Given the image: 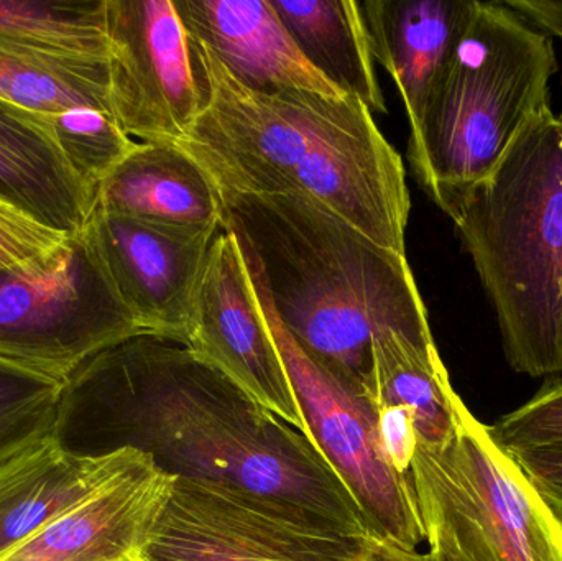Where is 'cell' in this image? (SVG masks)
<instances>
[{
    "label": "cell",
    "mask_w": 562,
    "mask_h": 561,
    "mask_svg": "<svg viewBox=\"0 0 562 561\" xmlns=\"http://www.w3.org/2000/svg\"><path fill=\"white\" fill-rule=\"evenodd\" d=\"M53 437L82 457L135 448L175 476L229 484L379 537L313 438L170 339L134 336L79 366Z\"/></svg>",
    "instance_id": "1"
},
{
    "label": "cell",
    "mask_w": 562,
    "mask_h": 561,
    "mask_svg": "<svg viewBox=\"0 0 562 561\" xmlns=\"http://www.w3.org/2000/svg\"><path fill=\"white\" fill-rule=\"evenodd\" d=\"M190 45L203 111L177 145L214 183L300 194L379 246L406 254L405 164L359 99L250 91L191 36Z\"/></svg>",
    "instance_id": "2"
},
{
    "label": "cell",
    "mask_w": 562,
    "mask_h": 561,
    "mask_svg": "<svg viewBox=\"0 0 562 561\" xmlns=\"http://www.w3.org/2000/svg\"><path fill=\"white\" fill-rule=\"evenodd\" d=\"M216 188L223 227L236 234L257 289L304 352L357 394L376 339L435 343L406 254L300 194Z\"/></svg>",
    "instance_id": "3"
},
{
    "label": "cell",
    "mask_w": 562,
    "mask_h": 561,
    "mask_svg": "<svg viewBox=\"0 0 562 561\" xmlns=\"http://www.w3.org/2000/svg\"><path fill=\"white\" fill-rule=\"evenodd\" d=\"M512 369L562 372V119L535 117L451 216Z\"/></svg>",
    "instance_id": "4"
},
{
    "label": "cell",
    "mask_w": 562,
    "mask_h": 561,
    "mask_svg": "<svg viewBox=\"0 0 562 561\" xmlns=\"http://www.w3.org/2000/svg\"><path fill=\"white\" fill-rule=\"evenodd\" d=\"M557 69L550 36L504 2L472 0L408 145L416 180L449 217L494 173L524 128L551 109Z\"/></svg>",
    "instance_id": "5"
},
{
    "label": "cell",
    "mask_w": 562,
    "mask_h": 561,
    "mask_svg": "<svg viewBox=\"0 0 562 561\" xmlns=\"http://www.w3.org/2000/svg\"><path fill=\"white\" fill-rule=\"evenodd\" d=\"M147 335L85 229L0 272V358L56 381L92 356Z\"/></svg>",
    "instance_id": "6"
},
{
    "label": "cell",
    "mask_w": 562,
    "mask_h": 561,
    "mask_svg": "<svg viewBox=\"0 0 562 561\" xmlns=\"http://www.w3.org/2000/svg\"><path fill=\"white\" fill-rule=\"evenodd\" d=\"M382 542L229 484L177 476L137 561H376Z\"/></svg>",
    "instance_id": "7"
},
{
    "label": "cell",
    "mask_w": 562,
    "mask_h": 561,
    "mask_svg": "<svg viewBox=\"0 0 562 561\" xmlns=\"http://www.w3.org/2000/svg\"><path fill=\"white\" fill-rule=\"evenodd\" d=\"M256 290L314 444L349 487L376 536L402 549L418 550L425 527L415 491L409 476L390 464L372 405L313 361L267 296Z\"/></svg>",
    "instance_id": "8"
},
{
    "label": "cell",
    "mask_w": 562,
    "mask_h": 561,
    "mask_svg": "<svg viewBox=\"0 0 562 561\" xmlns=\"http://www.w3.org/2000/svg\"><path fill=\"white\" fill-rule=\"evenodd\" d=\"M105 35L115 121L135 142L177 144L203 92L173 0H105Z\"/></svg>",
    "instance_id": "9"
},
{
    "label": "cell",
    "mask_w": 562,
    "mask_h": 561,
    "mask_svg": "<svg viewBox=\"0 0 562 561\" xmlns=\"http://www.w3.org/2000/svg\"><path fill=\"white\" fill-rule=\"evenodd\" d=\"M187 346L263 411L311 437L243 247L226 227L207 254Z\"/></svg>",
    "instance_id": "10"
},
{
    "label": "cell",
    "mask_w": 562,
    "mask_h": 561,
    "mask_svg": "<svg viewBox=\"0 0 562 561\" xmlns=\"http://www.w3.org/2000/svg\"><path fill=\"white\" fill-rule=\"evenodd\" d=\"M217 229L168 226L94 206L86 236L147 335L187 346L194 296Z\"/></svg>",
    "instance_id": "11"
},
{
    "label": "cell",
    "mask_w": 562,
    "mask_h": 561,
    "mask_svg": "<svg viewBox=\"0 0 562 561\" xmlns=\"http://www.w3.org/2000/svg\"><path fill=\"white\" fill-rule=\"evenodd\" d=\"M456 434L441 450L502 561H562V523L488 427L454 397Z\"/></svg>",
    "instance_id": "12"
},
{
    "label": "cell",
    "mask_w": 562,
    "mask_h": 561,
    "mask_svg": "<svg viewBox=\"0 0 562 561\" xmlns=\"http://www.w3.org/2000/svg\"><path fill=\"white\" fill-rule=\"evenodd\" d=\"M177 476L150 455L0 561H137Z\"/></svg>",
    "instance_id": "13"
},
{
    "label": "cell",
    "mask_w": 562,
    "mask_h": 561,
    "mask_svg": "<svg viewBox=\"0 0 562 561\" xmlns=\"http://www.w3.org/2000/svg\"><path fill=\"white\" fill-rule=\"evenodd\" d=\"M173 2L188 35L250 91L346 96L303 58L269 0Z\"/></svg>",
    "instance_id": "14"
},
{
    "label": "cell",
    "mask_w": 562,
    "mask_h": 561,
    "mask_svg": "<svg viewBox=\"0 0 562 561\" xmlns=\"http://www.w3.org/2000/svg\"><path fill=\"white\" fill-rule=\"evenodd\" d=\"M142 455L119 448L82 457L48 437L0 464V560L121 476Z\"/></svg>",
    "instance_id": "15"
},
{
    "label": "cell",
    "mask_w": 562,
    "mask_h": 561,
    "mask_svg": "<svg viewBox=\"0 0 562 561\" xmlns=\"http://www.w3.org/2000/svg\"><path fill=\"white\" fill-rule=\"evenodd\" d=\"M373 59L392 76L405 104L409 138L468 25L464 0H366L360 2Z\"/></svg>",
    "instance_id": "16"
},
{
    "label": "cell",
    "mask_w": 562,
    "mask_h": 561,
    "mask_svg": "<svg viewBox=\"0 0 562 561\" xmlns=\"http://www.w3.org/2000/svg\"><path fill=\"white\" fill-rule=\"evenodd\" d=\"M94 206L168 226L223 227L216 184L173 142H137L99 184Z\"/></svg>",
    "instance_id": "17"
},
{
    "label": "cell",
    "mask_w": 562,
    "mask_h": 561,
    "mask_svg": "<svg viewBox=\"0 0 562 561\" xmlns=\"http://www.w3.org/2000/svg\"><path fill=\"white\" fill-rule=\"evenodd\" d=\"M0 198L53 229H85L95 197L59 152L48 117L0 99Z\"/></svg>",
    "instance_id": "18"
},
{
    "label": "cell",
    "mask_w": 562,
    "mask_h": 561,
    "mask_svg": "<svg viewBox=\"0 0 562 561\" xmlns=\"http://www.w3.org/2000/svg\"><path fill=\"white\" fill-rule=\"evenodd\" d=\"M303 58L342 94L386 114L369 30L356 0H269Z\"/></svg>",
    "instance_id": "19"
},
{
    "label": "cell",
    "mask_w": 562,
    "mask_h": 561,
    "mask_svg": "<svg viewBox=\"0 0 562 561\" xmlns=\"http://www.w3.org/2000/svg\"><path fill=\"white\" fill-rule=\"evenodd\" d=\"M448 369L435 343L389 333L373 343L372 371L362 397L373 411L405 408L413 415L418 444L445 448L456 434L454 397Z\"/></svg>",
    "instance_id": "20"
},
{
    "label": "cell",
    "mask_w": 562,
    "mask_h": 561,
    "mask_svg": "<svg viewBox=\"0 0 562 561\" xmlns=\"http://www.w3.org/2000/svg\"><path fill=\"white\" fill-rule=\"evenodd\" d=\"M0 99L38 112L89 108L112 112L108 58L61 56L0 45Z\"/></svg>",
    "instance_id": "21"
},
{
    "label": "cell",
    "mask_w": 562,
    "mask_h": 561,
    "mask_svg": "<svg viewBox=\"0 0 562 561\" xmlns=\"http://www.w3.org/2000/svg\"><path fill=\"white\" fill-rule=\"evenodd\" d=\"M408 476L428 543L422 561H502L471 496L439 448L418 444Z\"/></svg>",
    "instance_id": "22"
},
{
    "label": "cell",
    "mask_w": 562,
    "mask_h": 561,
    "mask_svg": "<svg viewBox=\"0 0 562 561\" xmlns=\"http://www.w3.org/2000/svg\"><path fill=\"white\" fill-rule=\"evenodd\" d=\"M0 45L108 58L105 0H0Z\"/></svg>",
    "instance_id": "23"
},
{
    "label": "cell",
    "mask_w": 562,
    "mask_h": 561,
    "mask_svg": "<svg viewBox=\"0 0 562 561\" xmlns=\"http://www.w3.org/2000/svg\"><path fill=\"white\" fill-rule=\"evenodd\" d=\"M65 382L0 358V464L55 435Z\"/></svg>",
    "instance_id": "24"
},
{
    "label": "cell",
    "mask_w": 562,
    "mask_h": 561,
    "mask_svg": "<svg viewBox=\"0 0 562 561\" xmlns=\"http://www.w3.org/2000/svg\"><path fill=\"white\" fill-rule=\"evenodd\" d=\"M46 117L66 164L94 197L99 184L137 144L111 112L78 108Z\"/></svg>",
    "instance_id": "25"
},
{
    "label": "cell",
    "mask_w": 562,
    "mask_h": 561,
    "mask_svg": "<svg viewBox=\"0 0 562 561\" xmlns=\"http://www.w3.org/2000/svg\"><path fill=\"white\" fill-rule=\"evenodd\" d=\"M488 430L507 451L562 448V381L543 385L535 397L498 418Z\"/></svg>",
    "instance_id": "26"
},
{
    "label": "cell",
    "mask_w": 562,
    "mask_h": 561,
    "mask_svg": "<svg viewBox=\"0 0 562 561\" xmlns=\"http://www.w3.org/2000/svg\"><path fill=\"white\" fill-rule=\"evenodd\" d=\"M66 236L0 198V272L42 256Z\"/></svg>",
    "instance_id": "27"
},
{
    "label": "cell",
    "mask_w": 562,
    "mask_h": 561,
    "mask_svg": "<svg viewBox=\"0 0 562 561\" xmlns=\"http://www.w3.org/2000/svg\"><path fill=\"white\" fill-rule=\"evenodd\" d=\"M508 453L562 523V448H525Z\"/></svg>",
    "instance_id": "28"
},
{
    "label": "cell",
    "mask_w": 562,
    "mask_h": 561,
    "mask_svg": "<svg viewBox=\"0 0 562 561\" xmlns=\"http://www.w3.org/2000/svg\"><path fill=\"white\" fill-rule=\"evenodd\" d=\"M528 25L537 26L538 32L551 33L562 38V2L558 0H508L504 2Z\"/></svg>",
    "instance_id": "29"
},
{
    "label": "cell",
    "mask_w": 562,
    "mask_h": 561,
    "mask_svg": "<svg viewBox=\"0 0 562 561\" xmlns=\"http://www.w3.org/2000/svg\"><path fill=\"white\" fill-rule=\"evenodd\" d=\"M376 561H422L418 550H406L395 543L383 540Z\"/></svg>",
    "instance_id": "30"
}]
</instances>
